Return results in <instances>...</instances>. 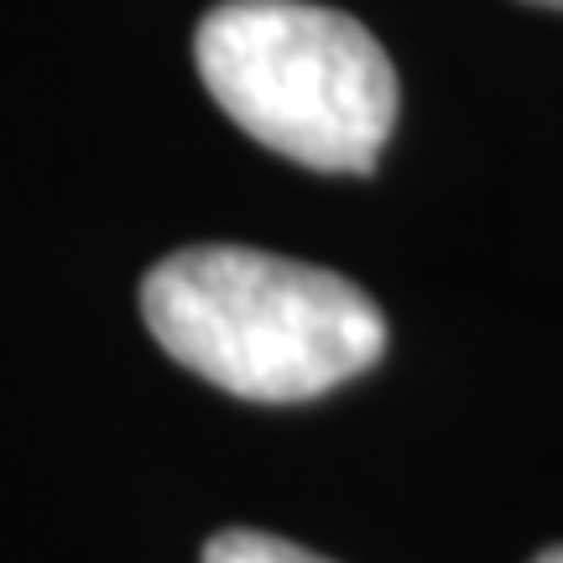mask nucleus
I'll return each instance as SVG.
<instances>
[{
    "label": "nucleus",
    "instance_id": "nucleus-3",
    "mask_svg": "<svg viewBox=\"0 0 563 563\" xmlns=\"http://www.w3.org/2000/svg\"><path fill=\"white\" fill-rule=\"evenodd\" d=\"M203 563H329L308 548L287 543V538H272V532H245V527H230V532H214L209 548H203Z\"/></svg>",
    "mask_w": 563,
    "mask_h": 563
},
{
    "label": "nucleus",
    "instance_id": "nucleus-5",
    "mask_svg": "<svg viewBox=\"0 0 563 563\" xmlns=\"http://www.w3.org/2000/svg\"><path fill=\"white\" fill-rule=\"evenodd\" d=\"M527 5H548V11H563V0H527Z\"/></svg>",
    "mask_w": 563,
    "mask_h": 563
},
{
    "label": "nucleus",
    "instance_id": "nucleus-4",
    "mask_svg": "<svg viewBox=\"0 0 563 563\" xmlns=\"http://www.w3.org/2000/svg\"><path fill=\"white\" fill-rule=\"evenodd\" d=\"M532 563H563V548H548V553H538Z\"/></svg>",
    "mask_w": 563,
    "mask_h": 563
},
{
    "label": "nucleus",
    "instance_id": "nucleus-1",
    "mask_svg": "<svg viewBox=\"0 0 563 563\" xmlns=\"http://www.w3.org/2000/svg\"><path fill=\"white\" fill-rule=\"evenodd\" d=\"M141 319L194 376L245 402H308L382 361L386 319L355 282L251 245H188L141 282Z\"/></svg>",
    "mask_w": 563,
    "mask_h": 563
},
{
    "label": "nucleus",
    "instance_id": "nucleus-2",
    "mask_svg": "<svg viewBox=\"0 0 563 563\" xmlns=\"http://www.w3.org/2000/svg\"><path fill=\"white\" fill-rule=\"evenodd\" d=\"M194 58L245 136L319 173H376L402 89L355 16L302 0H224L199 21Z\"/></svg>",
    "mask_w": 563,
    "mask_h": 563
}]
</instances>
